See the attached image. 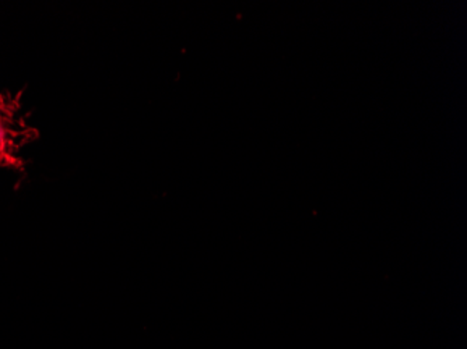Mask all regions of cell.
I'll return each instance as SVG.
<instances>
[{"mask_svg": "<svg viewBox=\"0 0 467 349\" xmlns=\"http://www.w3.org/2000/svg\"><path fill=\"white\" fill-rule=\"evenodd\" d=\"M0 141H2V128H0Z\"/></svg>", "mask_w": 467, "mask_h": 349, "instance_id": "obj_1", "label": "cell"}]
</instances>
